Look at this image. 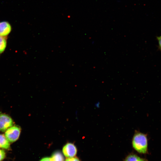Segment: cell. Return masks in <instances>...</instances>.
<instances>
[{"mask_svg": "<svg viewBox=\"0 0 161 161\" xmlns=\"http://www.w3.org/2000/svg\"><path fill=\"white\" fill-rule=\"evenodd\" d=\"M132 144L133 148L138 153L146 154L148 152V139L146 134L136 130L133 137Z\"/></svg>", "mask_w": 161, "mask_h": 161, "instance_id": "1", "label": "cell"}, {"mask_svg": "<svg viewBox=\"0 0 161 161\" xmlns=\"http://www.w3.org/2000/svg\"><path fill=\"white\" fill-rule=\"evenodd\" d=\"M21 132V129L19 126H13L5 131L4 135L10 142L13 143L18 139Z\"/></svg>", "mask_w": 161, "mask_h": 161, "instance_id": "2", "label": "cell"}, {"mask_svg": "<svg viewBox=\"0 0 161 161\" xmlns=\"http://www.w3.org/2000/svg\"><path fill=\"white\" fill-rule=\"evenodd\" d=\"M12 118L8 115L0 113V131L5 132L9 128L13 125Z\"/></svg>", "mask_w": 161, "mask_h": 161, "instance_id": "3", "label": "cell"}, {"mask_svg": "<svg viewBox=\"0 0 161 161\" xmlns=\"http://www.w3.org/2000/svg\"><path fill=\"white\" fill-rule=\"evenodd\" d=\"M62 151L64 156L68 158L74 157L77 152L76 147L73 143H68L63 147Z\"/></svg>", "mask_w": 161, "mask_h": 161, "instance_id": "4", "label": "cell"}, {"mask_svg": "<svg viewBox=\"0 0 161 161\" xmlns=\"http://www.w3.org/2000/svg\"><path fill=\"white\" fill-rule=\"evenodd\" d=\"M12 29L9 22L5 21L0 22V36L7 37L10 33Z\"/></svg>", "mask_w": 161, "mask_h": 161, "instance_id": "5", "label": "cell"}, {"mask_svg": "<svg viewBox=\"0 0 161 161\" xmlns=\"http://www.w3.org/2000/svg\"><path fill=\"white\" fill-rule=\"evenodd\" d=\"M0 147L5 149H9L10 148V142L4 135L0 134Z\"/></svg>", "mask_w": 161, "mask_h": 161, "instance_id": "6", "label": "cell"}, {"mask_svg": "<svg viewBox=\"0 0 161 161\" xmlns=\"http://www.w3.org/2000/svg\"><path fill=\"white\" fill-rule=\"evenodd\" d=\"M51 161H64V157L59 151H56L54 152L50 157Z\"/></svg>", "mask_w": 161, "mask_h": 161, "instance_id": "7", "label": "cell"}, {"mask_svg": "<svg viewBox=\"0 0 161 161\" xmlns=\"http://www.w3.org/2000/svg\"><path fill=\"white\" fill-rule=\"evenodd\" d=\"M124 161H148L146 159L141 158L134 154H130L127 156Z\"/></svg>", "mask_w": 161, "mask_h": 161, "instance_id": "8", "label": "cell"}, {"mask_svg": "<svg viewBox=\"0 0 161 161\" xmlns=\"http://www.w3.org/2000/svg\"><path fill=\"white\" fill-rule=\"evenodd\" d=\"M7 45V37L0 36V54L5 51Z\"/></svg>", "mask_w": 161, "mask_h": 161, "instance_id": "9", "label": "cell"}, {"mask_svg": "<svg viewBox=\"0 0 161 161\" xmlns=\"http://www.w3.org/2000/svg\"><path fill=\"white\" fill-rule=\"evenodd\" d=\"M6 156V153L3 150H0V161L4 159Z\"/></svg>", "mask_w": 161, "mask_h": 161, "instance_id": "10", "label": "cell"}, {"mask_svg": "<svg viewBox=\"0 0 161 161\" xmlns=\"http://www.w3.org/2000/svg\"><path fill=\"white\" fill-rule=\"evenodd\" d=\"M65 161H80L77 157H72L68 158Z\"/></svg>", "mask_w": 161, "mask_h": 161, "instance_id": "11", "label": "cell"}, {"mask_svg": "<svg viewBox=\"0 0 161 161\" xmlns=\"http://www.w3.org/2000/svg\"><path fill=\"white\" fill-rule=\"evenodd\" d=\"M159 44V47L160 50L161 51V35L157 37Z\"/></svg>", "mask_w": 161, "mask_h": 161, "instance_id": "12", "label": "cell"}, {"mask_svg": "<svg viewBox=\"0 0 161 161\" xmlns=\"http://www.w3.org/2000/svg\"><path fill=\"white\" fill-rule=\"evenodd\" d=\"M40 161H51L50 157H46L42 159Z\"/></svg>", "mask_w": 161, "mask_h": 161, "instance_id": "13", "label": "cell"}]
</instances>
